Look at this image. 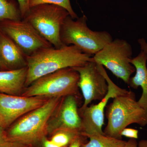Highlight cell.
I'll use <instances>...</instances> for the list:
<instances>
[{"mask_svg":"<svg viewBox=\"0 0 147 147\" xmlns=\"http://www.w3.org/2000/svg\"><path fill=\"white\" fill-rule=\"evenodd\" d=\"M0 31L12 40L27 56L40 49L53 47L23 19L0 22Z\"/></svg>","mask_w":147,"mask_h":147,"instance_id":"cell-9","label":"cell"},{"mask_svg":"<svg viewBox=\"0 0 147 147\" xmlns=\"http://www.w3.org/2000/svg\"><path fill=\"white\" fill-rule=\"evenodd\" d=\"M84 1H88V0H84Z\"/></svg>","mask_w":147,"mask_h":147,"instance_id":"cell-30","label":"cell"},{"mask_svg":"<svg viewBox=\"0 0 147 147\" xmlns=\"http://www.w3.org/2000/svg\"><path fill=\"white\" fill-rule=\"evenodd\" d=\"M78 72L71 67L60 69L40 77L26 87L22 93L26 97H79Z\"/></svg>","mask_w":147,"mask_h":147,"instance_id":"cell-5","label":"cell"},{"mask_svg":"<svg viewBox=\"0 0 147 147\" xmlns=\"http://www.w3.org/2000/svg\"><path fill=\"white\" fill-rule=\"evenodd\" d=\"M97 65L108 83V91L105 97L98 103L88 106L79 113L82 119V134L87 137L94 134H105L102 128L104 124L105 110L108 101L111 98L126 94L129 92L115 84L110 79L103 66L98 64Z\"/></svg>","mask_w":147,"mask_h":147,"instance_id":"cell-8","label":"cell"},{"mask_svg":"<svg viewBox=\"0 0 147 147\" xmlns=\"http://www.w3.org/2000/svg\"><path fill=\"white\" fill-rule=\"evenodd\" d=\"M21 19L18 3L11 0H0V22Z\"/></svg>","mask_w":147,"mask_h":147,"instance_id":"cell-17","label":"cell"},{"mask_svg":"<svg viewBox=\"0 0 147 147\" xmlns=\"http://www.w3.org/2000/svg\"><path fill=\"white\" fill-rule=\"evenodd\" d=\"M41 142L42 147H61L55 144L51 140L47 139L45 137L43 138Z\"/></svg>","mask_w":147,"mask_h":147,"instance_id":"cell-25","label":"cell"},{"mask_svg":"<svg viewBox=\"0 0 147 147\" xmlns=\"http://www.w3.org/2000/svg\"><path fill=\"white\" fill-rule=\"evenodd\" d=\"M3 65L2 64L1 61V59H0V68H2L3 67Z\"/></svg>","mask_w":147,"mask_h":147,"instance_id":"cell-28","label":"cell"},{"mask_svg":"<svg viewBox=\"0 0 147 147\" xmlns=\"http://www.w3.org/2000/svg\"><path fill=\"white\" fill-rule=\"evenodd\" d=\"M27 74V66L0 71V92L18 95L24 90Z\"/></svg>","mask_w":147,"mask_h":147,"instance_id":"cell-15","label":"cell"},{"mask_svg":"<svg viewBox=\"0 0 147 147\" xmlns=\"http://www.w3.org/2000/svg\"><path fill=\"white\" fill-rule=\"evenodd\" d=\"M89 141L83 143L81 147H124L127 141L102 134L88 136Z\"/></svg>","mask_w":147,"mask_h":147,"instance_id":"cell-16","label":"cell"},{"mask_svg":"<svg viewBox=\"0 0 147 147\" xmlns=\"http://www.w3.org/2000/svg\"><path fill=\"white\" fill-rule=\"evenodd\" d=\"M147 54L141 50L139 55L130 59V63L135 68L136 74L131 77L128 85L130 88L137 89L141 87L142 94L138 102L147 110Z\"/></svg>","mask_w":147,"mask_h":147,"instance_id":"cell-14","label":"cell"},{"mask_svg":"<svg viewBox=\"0 0 147 147\" xmlns=\"http://www.w3.org/2000/svg\"><path fill=\"white\" fill-rule=\"evenodd\" d=\"M26 57L23 50L0 31V59L3 67L14 69L26 67Z\"/></svg>","mask_w":147,"mask_h":147,"instance_id":"cell-13","label":"cell"},{"mask_svg":"<svg viewBox=\"0 0 147 147\" xmlns=\"http://www.w3.org/2000/svg\"><path fill=\"white\" fill-rule=\"evenodd\" d=\"M87 137L83 135L82 134L79 135L77 138L74 139V141L71 143L68 147H81L82 144L86 143L88 141H85L86 140Z\"/></svg>","mask_w":147,"mask_h":147,"instance_id":"cell-24","label":"cell"},{"mask_svg":"<svg viewBox=\"0 0 147 147\" xmlns=\"http://www.w3.org/2000/svg\"><path fill=\"white\" fill-rule=\"evenodd\" d=\"M82 133L66 130L60 129L54 132L51 138V141L61 147L69 146L74 139Z\"/></svg>","mask_w":147,"mask_h":147,"instance_id":"cell-18","label":"cell"},{"mask_svg":"<svg viewBox=\"0 0 147 147\" xmlns=\"http://www.w3.org/2000/svg\"><path fill=\"white\" fill-rule=\"evenodd\" d=\"M16 143L9 138L5 128L0 126V147H12Z\"/></svg>","mask_w":147,"mask_h":147,"instance_id":"cell-20","label":"cell"},{"mask_svg":"<svg viewBox=\"0 0 147 147\" xmlns=\"http://www.w3.org/2000/svg\"><path fill=\"white\" fill-rule=\"evenodd\" d=\"M124 147H147V139L140 140L138 143L137 139H129Z\"/></svg>","mask_w":147,"mask_h":147,"instance_id":"cell-23","label":"cell"},{"mask_svg":"<svg viewBox=\"0 0 147 147\" xmlns=\"http://www.w3.org/2000/svg\"><path fill=\"white\" fill-rule=\"evenodd\" d=\"M12 147H31V146H26V145L21 144H18V143H16V144L13 145V146Z\"/></svg>","mask_w":147,"mask_h":147,"instance_id":"cell-27","label":"cell"},{"mask_svg":"<svg viewBox=\"0 0 147 147\" xmlns=\"http://www.w3.org/2000/svg\"><path fill=\"white\" fill-rule=\"evenodd\" d=\"M132 55L131 45L125 40L116 38L92 56L91 61L105 67L128 84L131 75L135 71L130 62Z\"/></svg>","mask_w":147,"mask_h":147,"instance_id":"cell-7","label":"cell"},{"mask_svg":"<svg viewBox=\"0 0 147 147\" xmlns=\"http://www.w3.org/2000/svg\"><path fill=\"white\" fill-rule=\"evenodd\" d=\"M29 1L30 0H17L22 19L26 16L30 9Z\"/></svg>","mask_w":147,"mask_h":147,"instance_id":"cell-22","label":"cell"},{"mask_svg":"<svg viewBox=\"0 0 147 147\" xmlns=\"http://www.w3.org/2000/svg\"><path fill=\"white\" fill-rule=\"evenodd\" d=\"M141 50L144 51L147 54V42L144 38H139L138 40Z\"/></svg>","mask_w":147,"mask_h":147,"instance_id":"cell-26","label":"cell"},{"mask_svg":"<svg viewBox=\"0 0 147 147\" xmlns=\"http://www.w3.org/2000/svg\"><path fill=\"white\" fill-rule=\"evenodd\" d=\"M43 4L55 5L65 9L69 13L70 16L74 19L79 18L78 15L74 11L71 7L70 0H30L29 6L30 7Z\"/></svg>","mask_w":147,"mask_h":147,"instance_id":"cell-19","label":"cell"},{"mask_svg":"<svg viewBox=\"0 0 147 147\" xmlns=\"http://www.w3.org/2000/svg\"><path fill=\"white\" fill-rule=\"evenodd\" d=\"M121 137H124L129 138L137 139L139 138V131L135 129L126 128L124 129L121 133Z\"/></svg>","mask_w":147,"mask_h":147,"instance_id":"cell-21","label":"cell"},{"mask_svg":"<svg viewBox=\"0 0 147 147\" xmlns=\"http://www.w3.org/2000/svg\"><path fill=\"white\" fill-rule=\"evenodd\" d=\"M56 111V117L47 125V132L66 129L82 133V119L76 97L69 95L63 97Z\"/></svg>","mask_w":147,"mask_h":147,"instance_id":"cell-12","label":"cell"},{"mask_svg":"<svg viewBox=\"0 0 147 147\" xmlns=\"http://www.w3.org/2000/svg\"><path fill=\"white\" fill-rule=\"evenodd\" d=\"M69 14L65 9L49 4L30 7L23 19L32 25L37 31L55 48L63 46L60 32L66 18Z\"/></svg>","mask_w":147,"mask_h":147,"instance_id":"cell-6","label":"cell"},{"mask_svg":"<svg viewBox=\"0 0 147 147\" xmlns=\"http://www.w3.org/2000/svg\"><path fill=\"white\" fill-rule=\"evenodd\" d=\"M87 21L84 14L76 19L67 16L61 28V40L64 45H74L84 54L92 57L113 38L108 32L92 30L87 26Z\"/></svg>","mask_w":147,"mask_h":147,"instance_id":"cell-4","label":"cell"},{"mask_svg":"<svg viewBox=\"0 0 147 147\" xmlns=\"http://www.w3.org/2000/svg\"><path fill=\"white\" fill-rule=\"evenodd\" d=\"M92 57L73 45L40 49L27 56V74L25 87L28 86L42 76L60 69L82 66L91 61Z\"/></svg>","mask_w":147,"mask_h":147,"instance_id":"cell-1","label":"cell"},{"mask_svg":"<svg viewBox=\"0 0 147 147\" xmlns=\"http://www.w3.org/2000/svg\"><path fill=\"white\" fill-rule=\"evenodd\" d=\"M47 100L42 97H26L0 92V119L3 128L27 113L39 108Z\"/></svg>","mask_w":147,"mask_h":147,"instance_id":"cell-11","label":"cell"},{"mask_svg":"<svg viewBox=\"0 0 147 147\" xmlns=\"http://www.w3.org/2000/svg\"><path fill=\"white\" fill-rule=\"evenodd\" d=\"M0 126H1V119H0Z\"/></svg>","mask_w":147,"mask_h":147,"instance_id":"cell-29","label":"cell"},{"mask_svg":"<svg viewBox=\"0 0 147 147\" xmlns=\"http://www.w3.org/2000/svg\"><path fill=\"white\" fill-rule=\"evenodd\" d=\"M63 98H50L39 108L24 115L6 131L9 138L13 142L31 147L42 141L47 134L49 119Z\"/></svg>","mask_w":147,"mask_h":147,"instance_id":"cell-2","label":"cell"},{"mask_svg":"<svg viewBox=\"0 0 147 147\" xmlns=\"http://www.w3.org/2000/svg\"><path fill=\"white\" fill-rule=\"evenodd\" d=\"M73 68L79 74L78 86L84 99L83 105L78 110L79 113L92 101H100L105 97L108 91V84L94 62L90 61L82 66Z\"/></svg>","mask_w":147,"mask_h":147,"instance_id":"cell-10","label":"cell"},{"mask_svg":"<svg viewBox=\"0 0 147 147\" xmlns=\"http://www.w3.org/2000/svg\"><path fill=\"white\" fill-rule=\"evenodd\" d=\"M105 111L108 123L103 132L109 137L122 139L121 132L128 125L134 123L147 125V110L136 100L135 94L131 91L113 98Z\"/></svg>","mask_w":147,"mask_h":147,"instance_id":"cell-3","label":"cell"}]
</instances>
